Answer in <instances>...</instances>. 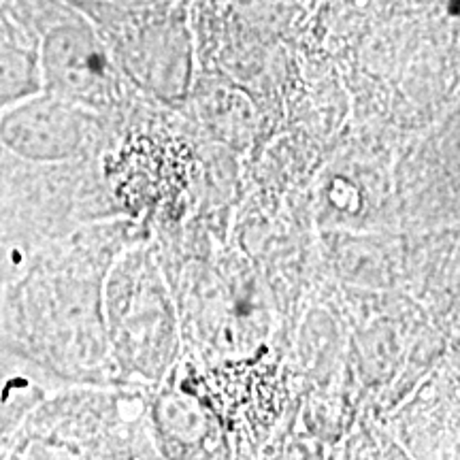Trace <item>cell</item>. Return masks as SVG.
<instances>
[{
	"label": "cell",
	"instance_id": "cell-3",
	"mask_svg": "<svg viewBox=\"0 0 460 460\" xmlns=\"http://www.w3.org/2000/svg\"><path fill=\"white\" fill-rule=\"evenodd\" d=\"M7 147L31 160H66L84 141V115L65 101H34L0 126Z\"/></svg>",
	"mask_w": 460,
	"mask_h": 460
},
{
	"label": "cell",
	"instance_id": "cell-4",
	"mask_svg": "<svg viewBox=\"0 0 460 460\" xmlns=\"http://www.w3.org/2000/svg\"><path fill=\"white\" fill-rule=\"evenodd\" d=\"M48 71L56 92L71 102L101 105L109 99L111 77L94 41L62 32L48 49Z\"/></svg>",
	"mask_w": 460,
	"mask_h": 460
},
{
	"label": "cell",
	"instance_id": "cell-2",
	"mask_svg": "<svg viewBox=\"0 0 460 460\" xmlns=\"http://www.w3.org/2000/svg\"><path fill=\"white\" fill-rule=\"evenodd\" d=\"M107 341L126 369L156 377L175 352V329L164 288L143 254L109 269L105 286Z\"/></svg>",
	"mask_w": 460,
	"mask_h": 460
},
{
	"label": "cell",
	"instance_id": "cell-5",
	"mask_svg": "<svg viewBox=\"0 0 460 460\" xmlns=\"http://www.w3.org/2000/svg\"><path fill=\"white\" fill-rule=\"evenodd\" d=\"M22 262L24 261H20V252L0 243V301H3L4 288H7L11 278L17 273V269L22 267Z\"/></svg>",
	"mask_w": 460,
	"mask_h": 460
},
{
	"label": "cell",
	"instance_id": "cell-1",
	"mask_svg": "<svg viewBox=\"0 0 460 460\" xmlns=\"http://www.w3.org/2000/svg\"><path fill=\"white\" fill-rule=\"evenodd\" d=\"M0 348L51 377L88 376L105 358V286L90 233L49 241L22 262L0 301Z\"/></svg>",
	"mask_w": 460,
	"mask_h": 460
},
{
	"label": "cell",
	"instance_id": "cell-6",
	"mask_svg": "<svg viewBox=\"0 0 460 460\" xmlns=\"http://www.w3.org/2000/svg\"><path fill=\"white\" fill-rule=\"evenodd\" d=\"M118 3H122L126 9H147L154 7V4H160L163 0H118Z\"/></svg>",
	"mask_w": 460,
	"mask_h": 460
}]
</instances>
